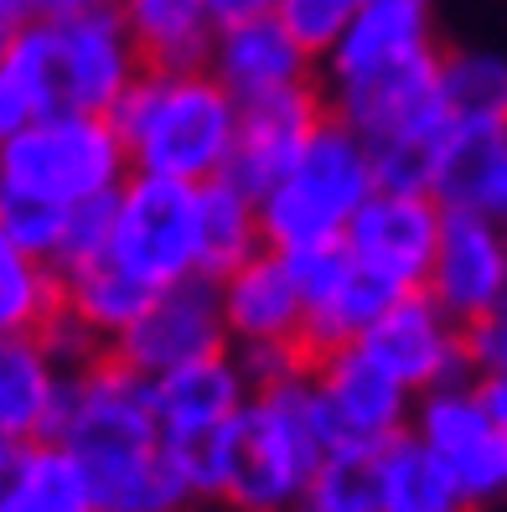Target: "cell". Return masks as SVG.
Wrapping results in <instances>:
<instances>
[{
    "label": "cell",
    "instance_id": "cell-1",
    "mask_svg": "<svg viewBox=\"0 0 507 512\" xmlns=\"http://www.w3.org/2000/svg\"><path fill=\"white\" fill-rule=\"evenodd\" d=\"M52 440L83 466L99 512H187L197 502L166 450L151 378L114 352L68 373Z\"/></svg>",
    "mask_w": 507,
    "mask_h": 512
},
{
    "label": "cell",
    "instance_id": "cell-2",
    "mask_svg": "<svg viewBox=\"0 0 507 512\" xmlns=\"http://www.w3.org/2000/svg\"><path fill=\"white\" fill-rule=\"evenodd\" d=\"M109 119L140 176L202 187L233 161L238 99L207 68H145Z\"/></svg>",
    "mask_w": 507,
    "mask_h": 512
},
{
    "label": "cell",
    "instance_id": "cell-3",
    "mask_svg": "<svg viewBox=\"0 0 507 512\" xmlns=\"http://www.w3.org/2000/svg\"><path fill=\"white\" fill-rule=\"evenodd\" d=\"M0 68L26 88L37 114H114V104L145 73V52L114 6L83 21H26Z\"/></svg>",
    "mask_w": 507,
    "mask_h": 512
},
{
    "label": "cell",
    "instance_id": "cell-4",
    "mask_svg": "<svg viewBox=\"0 0 507 512\" xmlns=\"http://www.w3.org/2000/svg\"><path fill=\"white\" fill-rule=\"evenodd\" d=\"M337 450V430L326 414L316 378L301 373L249 399L238 419L233 476L223 507L233 512H295L321 461Z\"/></svg>",
    "mask_w": 507,
    "mask_h": 512
},
{
    "label": "cell",
    "instance_id": "cell-5",
    "mask_svg": "<svg viewBox=\"0 0 507 512\" xmlns=\"http://www.w3.org/2000/svg\"><path fill=\"white\" fill-rule=\"evenodd\" d=\"M378 192L373 176V145L357 135L347 119L326 114L311 145L285 182H275L259 197V223L264 244L275 254H306V249H332L347 238L352 213Z\"/></svg>",
    "mask_w": 507,
    "mask_h": 512
},
{
    "label": "cell",
    "instance_id": "cell-6",
    "mask_svg": "<svg viewBox=\"0 0 507 512\" xmlns=\"http://www.w3.org/2000/svg\"><path fill=\"white\" fill-rule=\"evenodd\" d=\"M130 176H135L130 150L109 114L52 109L37 114L11 145H0V187L47 197L57 207L109 197Z\"/></svg>",
    "mask_w": 507,
    "mask_h": 512
},
{
    "label": "cell",
    "instance_id": "cell-7",
    "mask_svg": "<svg viewBox=\"0 0 507 512\" xmlns=\"http://www.w3.org/2000/svg\"><path fill=\"white\" fill-rule=\"evenodd\" d=\"M197 202H202V187L135 171L119 187L109 264L135 275L145 290H171V285L202 275L197 269Z\"/></svg>",
    "mask_w": 507,
    "mask_h": 512
},
{
    "label": "cell",
    "instance_id": "cell-8",
    "mask_svg": "<svg viewBox=\"0 0 507 512\" xmlns=\"http://www.w3.org/2000/svg\"><path fill=\"white\" fill-rule=\"evenodd\" d=\"M285 264H290L295 285H301V306H306L301 342L311 347V357L363 342L373 331V321L389 311L399 295H409V290L389 285L383 275H373V269H363L342 244L285 254Z\"/></svg>",
    "mask_w": 507,
    "mask_h": 512
},
{
    "label": "cell",
    "instance_id": "cell-9",
    "mask_svg": "<svg viewBox=\"0 0 507 512\" xmlns=\"http://www.w3.org/2000/svg\"><path fill=\"white\" fill-rule=\"evenodd\" d=\"M228 321H223V295L218 280H182L171 290H156L151 306L140 311V321L119 337L109 352L119 363H130L140 378H161L187 363L228 352Z\"/></svg>",
    "mask_w": 507,
    "mask_h": 512
},
{
    "label": "cell",
    "instance_id": "cell-10",
    "mask_svg": "<svg viewBox=\"0 0 507 512\" xmlns=\"http://www.w3.org/2000/svg\"><path fill=\"white\" fill-rule=\"evenodd\" d=\"M357 347H368L378 363L409 388V394H430V388L476 378L471 331L456 316H445L430 290L399 295L394 306L373 321V331Z\"/></svg>",
    "mask_w": 507,
    "mask_h": 512
},
{
    "label": "cell",
    "instance_id": "cell-11",
    "mask_svg": "<svg viewBox=\"0 0 507 512\" xmlns=\"http://www.w3.org/2000/svg\"><path fill=\"white\" fill-rule=\"evenodd\" d=\"M311 378H316V394H321L326 414H332L337 445L378 450L414 425V399L420 394H409L368 347L352 342L337 352H321L311 363Z\"/></svg>",
    "mask_w": 507,
    "mask_h": 512
},
{
    "label": "cell",
    "instance_id": "cell-12",
    "mask_svg": "<svg viewBox=\"0 0 507 512\" xmlns=\"http://www.w3.org/2000/svg\"><path fill=\"white\" fill-rule=\"evenodd\" d=\"M326 104L368 145L451 130L445 125V109H440V47L420 52V57H404L394 68H378L368 78L332 83L326 88Z\"/></svg>",
    "mask_w": 507,
    "mask_h": 512
},
{
    "label": "cell",
    "instance_id": "cell-13",
    "mask_svg": "<svg viewBox=\"0 0 507 512\" xmlns=\"http://www.w3.org/2000/svg\"><path fill=\"white\" fill-rule=\"evenodd\" d=\"M440 223H445L440 197L373 192L352 213L342 249L363 269H373V275H383L389 285H399V290H425L435 249H440Z\"/></svg>",
    "mask_w": 507,
    "mask_h": 512
},
{
    "label": "cell",
    "instance_id": "cell-14",
    "mask_svg": "<svg viewBox=\"0 0 507 512\" xmlns=\"http://www.w3.org/2000/svg\"><path fill=\"white\" fill-rule=\"evenodd\" d=\"M445 316H456L466 331L507 306V228L471 207H445L440 249L425 285Z\"/></svg>",
    "mask_w": 507,
    "mask_h": 512
},
{
    "label": "cell",
    "instance_id": "cell-15",
    "mask_svg": "<svg viewBox=\"0 0 507 512\" xmlns=\"http://www.w3.org/2000/svg\"><path fill=\"white\" fill-rule=\"evenodd\" d=\"M326 114H332V104H326L321 83L280 88V94L238 104V140H233V161L223 176L233 187H244L249 197H264L295 171V161H301V150L311 145Z\"/></svg>",
    "mask_w": 507,
    "mask_h": 512
},
{
    "label": "cell",
    "instance_id": "cell-16",
    "mask_svg": "<svg viewBox=\"0 0 507 512\" xmlns=\"http://www.w3.org/2000/svg\"><path fill=\"white\" fill-rule=\"evenodd\" d=\"M207 73H213L238 104L280 94V88H301L321 83V57L301 47V37L290 32L280 16L244 21V26H223L207 52Z\"/></svg>",
    "mask_w": 507,
    "mask_h": 512
},
{
    "label": "cell",
    "instance_id": "cell-17",
    "mask_svg": "<svg viewBox=\"0 0 507 512\" xmlns=\"http://www.w3.org/2000/svg\"><path fill=\"white\" fill-rule=\"evenodd\" d=\"M420 52H435V0H363L321 57V88L368 78Z\"/></svg>",
    "mask_w": 507,
    "mask_h": 512
},
{
    "label": "cell",
    "instance_id": "cell-18",
    "mask_svg": "<svg viewBox=\"0 0 507 512\" xmlns=\"http://www.w3.org/2000/svg\"><path fill=\"white\" fill-rule=\"evenodd\" d=\"M151 394H156L161 435L166 440H192V435L233 425V419L249 409L254 388H249L244 368H238V357L228 347L218 357H202V363H187L176 373L151 378Z\"/></svg>",
    "mask_w": 507,
    "mask_h": 512
},
{
    "label": "cell",
    "instance_id": "cell-19",
    "mask_svg": "<svg viewBox=\"0 0 507 512\" xmlns=\"http://www.w3.org/2000/svg\"><path fill=\"white\" fill-rule=\"evenodd\" d=\"M223 295V321H228V342H290L306 331V306H301V285H295L285 254L264 249L249 264H238L233 275L218 280Z\"/></svg>",
    "mask_w": 507,
    "mask_h": 512
},
{
    "label": "cell",
    "instance_id": "cell-20",
    "mask_svg": "<svg viewBox=\"0 0 507 512\" xmlns=\"http://www.w3.org/2000/svg\"><path fill=\"white\" fill-rule=\"evenodd\" d=\"M68 373L52 363L42 337H0V440H52Z\"/></svg>",
    "mask_w": 507,
    "mask_h": 512
},
{
    "label": "cell",
    "instance_id": "cell-21",
    "mask_svg": "<svg viewBox=\"0 0 507 512\" xmlns=\"http://www.w3.org/2000/svg\"><path fill=\"white\" fill-rule=\"evenodd\" d=\"M378 466V497L383 512H471V497L451 461L430 450L414 430L394 435L389 445L373 450Z\"/></svg>",
    "mask_w": 507,
    "mask_h": 512
},
{
    "label": "cell",
    "instance_id": "cell-22",
    "mask_svg": "<svg viewBox=\"0 0 507 512\" xmlns=\"http://www.w3.org/2000/svg\"><path fill=\"white\" fill-rule=\"evenodd\" d=\"M440 109L451 135H507V57L492 47L440 52Z\"/></svg>",
    "mask_w": 507,
    "mask_h": 512
},
{
    "label": "cell",
    "instance_id": "cell-23",
    "mask_svg": "<svg viewBox=\"0 0 507 512\" xmlns=\"http://www.w3.org/2000/svg\"><path fill=\"white\" fill-rule=\"evenodd\" d=\"M119 16L140 42L145 68H207L218 37L207 0H119Z\"/></svg>",
    "mask_w": 507,
    "mask_h": 512
},
{
    "label": "cell",
    "instance_id": "cell-24",
    "mask_svg": "<svg viewBox=\"0 0 507 512\" xmlns=\"http://www.w3.org/2000/svg\"><path fill=\"white\" fill-rule=\"evenodd\" d=\"M264 249L270 244H264V223H259V197L233 187L228 176L202 182V202H197V269H202V280H223Z\"/></svg>",
    "mask_w": 507,
    "mask_h": 512
},
{
    "label": "cell",
    "instance_id": "cell-25",
    "mask_svg": "<svg viewBox=\"0 0 507 512\" xmlns=\"http://www.w3.org/2000/svg\"><path fill=\"white\" fill-rule=\"evenodd\" d=\"M409 430L430 450H440L456 471L466 456H476V450L497 435V419L482 399V388H476V378H466V383H445V388H430V394L414 399V425Z\"/></svg>",
    "mask_w": 507,
    "mask_h": 512
},
{
    "label": "cell",
    "instance_id": "cell-26",
    "mask_svg": "<svg viewBox=\"0 0 507 512\" xmlns=\"http://www.w3.org/2000/svg\"><path fill=\"white\" fill-rule=\"evenodd\" d=\"M435 197L445 207H471V213H487L492 223L507 228V135H482V140L451 135L445 161H440Z\"/></svg>",
    "mask_w": 507,
    "mask_h": 512
},
{
    "label": "cell",
    "instance_id": "cell-27",
    "mask_svg": "<svg viewBox=\"0 0 507 512\" xmlns=\"http://www.w3.org/2000/svg\"><path fill=\"white\" fill-rule=\"evenodd\" d=\"M63 311V275L57 264L26 254L0 228V337H37Z\"/></svg>",
    "mask_w": 507,
    "mask_h": 512
},
{
    "label": "cell",
    "instance_id": "cell-28",
    "mask_svg": "<svg viewBox=\"0 0 507 512\" xmlns=\"http://www.w3.org/2000/svg\"><path fill=\"white\" fill-rule=\"evenodd\" d=\"M6 512H99V502L68 450L57 440H37L21 450V471L6 497Z\"/></svg>",
    "mask_w": 507,
    "mask_h": 512
},
{
    "label": "cell",
    "instance_id": "cell-29",
    "mask_svg": "<svg viewBox=\"0 0 507 512\" xmlns=\"http://www.w3.org/2000/svg\"><path fill=\"white\" fill-rule=\"evenodd\" d=\"M151 295L156 290H145L135 275H125V269L109 264V259L78 269V275H63V306L73 316H83L109 347L140 321V311L151 306Z\"/></svg>",
    "mask_w": 507,
    "mask_h": 512
},
{
    "label": "cell",
    "instance_id": "cell-30",
    "mask_svg": "<svg viewBox=\"0 0 507 512\" xmlns=\"http://www.w3.org/2000/svg\"><path fill=\"white\" fill-rule=\"evenodd\" d=\"M295 512H383L373 450L337 445L332 456L321 461V471L311 476V487H306Z\"/></svg>",
    "mask_w": 507,
    "mask_h": 512
},
{
    "label": "cell",
    "instance_id": "cell-31",
    "mask_svg": "<svg viewBox=\"0 0 507 512\" xmlns=\"http://www.w3.org/2000/svg\"><path fill=\"white\" fill-rule=\"evenodd\" d=\"M445 145H451V130H445V135L378 140V145H373V176H378V192H414V197H435Z\"/></svg>",
    "mask_w": 507,
    "mask_h": 512
},
{
    "label": "cell",
    "instance_id": "cell-32",
    "mask_svg": "<svg viewBox=\"0 0 507 512\" xmlns=\"http://www.w3.org/2000/svg\"><path fill=\"white\" fill-rule=\"evenodd\" d=\"M114 207H119V192L68 207V228H63V244H57V259H52L57 275H78V269L109 259V244H114Z\"/></svg>",
    "mask_w": 507,
    "mask_h": 512
},
{
    "label": "cell",
    "instance_id": "cell-33",
    "mask_svg": "<svg viewBox=\"0 0 507 512\" xmlns=\"http://www.w3.org/2000/svg\"><path fill=\"white\" fill-rule=\"evenodd\" d=\"M0 228H6L26 254L52 264L57 244H63V228H68V207L32 197V192H16V187H0Z\"/></svg>",
    "mask_w": 507,
    "mask_h": 512
},
{
    "label": "cell",
    "instance_id": "cell-34",
    "mask_svg": "<svg viewBox=\"0 0 507 512\" xmlns=\"http://www.w3.org/2000/svg\"><path fill=\"white\" fill-rule=\"evenodd\" d=\"M357 6H363V0H280V21L301 37V47L326 57L332 42L347 32V21L357 16Z\"/></svg>",
    "mask_w": 507,
    "mask_h": 512
},
{
    "label": "cell",
    "instance_id": "cell-35",
    "mask_svg": "<svg viewBox=\"0 0 507 512\" xmlns=\"http://www.w3.org/2000/svg\"><path fill=\"white\" fill-rule=\"evenodd\" d=\"M233 357H238V368H244L254 394H264V388H275V383L301 378L316 363L311 347L301 337H290V342H244V347H233Z\"/></svg>",
    "mask_w": 507,
    "mask_h": 512
},
{
    "label": "cell",
    "instance_id": "cell-36",
    "mask_svg": "<svg viewBox=\"0 0 507 512\" xmlns=\"http://www.w3.org/2000/svg\"><path fill=\"white\" fill-rule=\"evenodd\" d=\"M37 337H42V347L52 352V363L63 368V373H83L88 363H99V357L109 352V342H104V337H99V331L88 326L83 316H73L68 306L57 311V316L37 331Z\"/></svg>",
    "mask_w": 507,
    "mask_h": 512
},
{
    "label": "cell",
    "instance_id": "cell-37",
    "mask_svg": "<svg viewBox=\"0 0 507 512\" xmlns=\"http://www.w3.org/2000/svg\"><path fill=\"white\" fill-rule=\"evenodd\" d=\"M471 363H476V378L482 373H507V306L497 316L471 326Z\"/></svg>",
    "mask_w": 507,
    "mask_h": 512
},
{
    "label": "cell",
    "instance_id": "cell-38",
    "mask_svg": "<svg viewBox=\"0 0 507 512\" xmlns=\"http://www.w3.org/2000/svg\"><path fill=\"white\" fill-rule=\"evenodd\" d=\"M32 119H37V109H32V99H26V88L0 68V145H11Z\"/></svg>",
    "mask_w": 507,
    "mask_h": 512
},
{
    "label": "cell",
    "instance_id": "cell-39",
    "mask_svg": "<svg viewBox=\"0 0 507 512\" xmlns=\"http://www.w3.org/2000/svg\"><path fill=\"white\" fill-rule=\"evenodd\" d=\"M213 11V26H244V21H264V16H280V0H207Z\"/></svg>",
    "mask_w": 507,
    "mask_h": 512
},
{
    "label": "cell",
    "instance_id": "cell-40",
    "mask_svg": "<svg viewBox=\"0 0 507 512\" xmlns=\"http://www.w3.org/2000/svg\"><path fill=\"white\" fill-rule=\"evenodd\" d=\"M114 6L119 0H32V21H83V16H99Z\"/></svg>",
    "mask_w": 507,
    "mask_h": 512
},
{
    "label": "cell",
    "instance_id": "cell-41",
    "mask_svg": "<svg viewBox=\"0 0 507 512\" xmlns=\"http://www.w3.org/2000/svg\"><path fill=\"white\" fill-rule=\"evenodd\" d=\"M476 388H482V399H487V409L497 419V430L507 435V373H482V378H476Z\"/></svg>",
    "mask_w": 507,
    "mask_h": 512
},
{
    "label": "cell",
    "instance_id": "cell-42",
    "mask_svg": "<svg viewBox=\"0 0 507 512\" xmlns=\"http://www.w3.org/2000/svg\"><path fill=\"white\" fill-rule=\"evenodd\" d=\"M21 450L26 445H11V440H0V512H6V497L16 487V471H21Z\"/></svg>",
    "mask_w": 507,
    "mask_h": 512
},
{
    "label": "cell",
    "instance_id": "cell-43",
    "mask_svg": "<svg viewBox=\"0 0 507 512\" xmlns=\"http://www.w3.org/2000/svg\"><path fill=\"white\" fill-rule=\"evenodd\" d=\"M0 21H6V26H26V21H32V0H0Z\"/></svg>",
    "mask_w": 507,
    "mask_h": 512
},
{
    "label": "cell",
    "instance_id": "cell-44",
    "mask_svg": "<svg viewBox=\"0 0 507 512\" xmlns=\"http://www.w3.org/2000/svg\"><path fill=\"white\" fill-rule=\"evenodd\" d=\"M16 32H21V26H6V21H0V63H6V52H11Z\"/></svg>",
    "mask_w": 507,
    "mask_h": 512
},
{
    "label": "cell",
    "instance_id": "cell-45",
    "mask_svg": "<svg viewBox=\"0 0 507 512\" xmlns=\"http://www.w3.org/2000/svg\"><path fill=\"white\" fill-rule=\"evenodd\" d=\"M223 512H233V507H223Z\"/></svg>",
    "mask_w": 507,
    "mask_h": 512
}]
</instances>
